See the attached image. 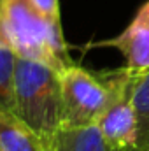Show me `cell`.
<instances>
[{
    "instance_id": "obj_4",
    "label": "cell",
    "mask_w": 149,
    "mask_h": 151,
    "mask_svg": "<svg viewBox=\"0 0 149 151\" xmlns=\"http://www.w3.org/2000/svg\"><path fill=\"white\" fill-rule=\"evenodd\" d=\"M130 83L132 76L97 121L104 141L114 151L139 150V116L132 100Z\"/></svg>"
},
{
    "instance_id": "obj_8",
    "label": "cell",
    "mask_w": 149,
    "mask_h": 151,
    "mask_svg": "<svg viewBox=\"0 0 149 151\" xmlns=\"http://www.w3.org/2000/svg\"><path fill=\"white\" fill-rule=\"evenodd\" d=\"M130 93L139 116V150H149V69L144 72H132Z\"/></svg>"
},
{
    "instance_id": "obj_2",
    "label": "cell",
    "mask_w": 149,
    "mask_h": 151,
    "mask_svg": "<svg viewBox=\"0 0 149 151\" xmlns=\"http://www.w3.org/2000/svg\"><path fill=\"white\" fill-rule=\"evenodd\" d=\"M12 113L47 142L63 128L62 72L46 63L16 56Z\"/></svg>"
},
{
    "instance_id": "obj_10",
    "label": "cell",
    "mask_w": 149,
    "mask_h": 151,
    "mask_svg": "<svg viewBox=\"0 0 149 151\" xmlns=\"http://www.w3.org/2000/svg\"><path fill=\"white\" fill-rule=\"evenodd\" d=\"M35 7L51 21H60L62 23V16H60V0H34Z\"/></svg>"
},
{
    "instance_id": "obj_11",
    "label": "cell",
    "mask_w": 149,
    "mask_h": 151,
    "mask_svg": "<svg viewBox=\"0 0 149 151\" xmlns=\"http://www.w3.org/2000/svg\"><path fill=\"white\" fill-rule=\"evenodd\" d=\"M148 151H149V150H148Z\"/></svg>"
},
{
    "instance_id": "obj_6",
    "label": "cell",
    "mask_w": 149,
    "mask_h": 151,
    "mask_svg": "<svg viewBox=\"0 0 149 151\" xmlns=\"http://www.w3.org/2000/svg\"><path fill=\"white\" fill-rule=\"evenodd\" d=\"M0 151H47L46 142L9 109H0Z\"/></svg>"
},
{
    "instance_id": "obj_3",
    "label": "cell",
    "mask_w": 149,
    "mask_h": 151,
    "mask_svg": "<svg viewBox=\"0 0 149 151\" xmlns=\"http://www.w3.org/2000/svg\"><path fill=\"white\" fill-rule=\"evenodd\" d=\"M132 72L126 67L91 72L72 63L62 70L63 128H82L97 125Z\"/></svg>"
},
{
    "instance_id": "obj_1",
    "label": "cell",
    "mask_w": 149,
    "mask_h": 151,
    "mask_svg": "<svg viewBox=\"0 0 149 151\" xmlns=\"http://www.w3.org/2000/svg\"><path fill=\"white\" fill-rule=\"evenodd\" d=\"M0 44L19 58L46 63L60 72L74 63L62 23L47 19L34 0H2Z\"/></svg>"
},
{
    "instance_id": "obj_9",
    "label": "cell",
    "mask_w": 149,
    "mask_h": 151,
    "mask_svg": "<svg viewBox=\"0 0 149 151\" xmlns=\"http://www.w3.org/2000/svg\"><path fill=\"white\" fill-rule=\"evenodd\" d=\"M2 4V0H0ZM16 55L0 44V109L12 111V74Z\"/></svg>"
},
{
    "instance_id": "obj_7",
    "label": "cell",
    "mask_w": 149,
    "mask_h": 151,
    "mask_svg": "<svg viewBox=\"0 0 149 151\" xmlns=\"http://www.w3.org/2000/svg\"><path fill=\"white\" fill-rule=\"evenodd\" d=\"M47 151H114L104 141L97 125L82 128H62L47 142Z\"/></svg>"
},
{
    "instance_id": "obj_5",
    "label": "cell",
    "mask_w": 149,
    "mask_h": 151,
    "mask_svg": "<svg viewBox=\"0 0 149 151\" xmlns=\"http://www.w3.org/2000/svg\"><path fill=\"white\" fill-rule=\"evenodd\" d=\"M97 47H114L125 58V67L137 74L149 69V0L140 5L130 25L116 37L93 44Z\"/></svg>"
}]
</instances>
